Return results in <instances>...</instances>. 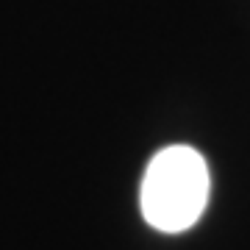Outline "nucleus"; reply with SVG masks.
Segmentation results:
<instances>
[{"label":"nucleus","mask_w":250,"mask_h":250,"mask_svg":"<svg viewBox=\"0 0 250 250\" xmlns=\"http://www.w3.org/2000/svg\"><path fill=\"white\" fill-rule=\"evenodd\" d=\"M208 189V167L195 147H164L150 159L139 189L145 223L161 233L187 231L203 214Z\"/></svg>","instance_id":"1"}]
</instances>
